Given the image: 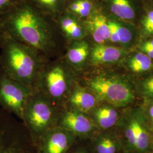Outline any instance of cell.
<instances>
[{"instance_id": "cell-1", "label": "cell", "mask_w": 153, "mask_h": 153, "mask_svg": "<svg viewBox=\"0 0 153 153\" xmlns=\"http://www.w3.org/2000/svg\"><path fill=\"white\" fill-rule=\"evenodd\" d=\"M6 35L38 50L48 60L62 57L67 42L56 19L27 0H23L0 16Z\"/></svg>"}, {"instance_id": "cell-2", "label": "cell", "mask_w": 153, "mask_h": 153, "mask_svg": "<svg viewBox=\"0 0 153 153\" xmlns=\"http://www.w3.org/2000/svg\"><path fill=\"white\" fill-rule=\"evenodd\" d=\"M48 60L38 50L4 34L0 49V70L10 78L33 90Z\"/></svg>"}, {"instance_id": "cell-3", "label": "cell", "mask_w": 153, "mask_h": 153, "mask_svg": "<svg viewBox=\"0 0 153 153\" xmlns=\"http://www.w3.org/2000/svg\"><path fill=\"white\" fill-rule=\"evenodd\" d=\"M80 73L66 61L63 56L47 61L33 88L61 108L71 88L79 81Z\"/></svg>"}, {"instance_id": "cell-4", "label": "cell", "mask_w": 153, "mask_h": 153, "mask_svg": "<svg viewBox=\"0 0 153 153\" xmlns=\"http://www.w3.org/2000/svg\"><path fill=\"white\" fill-rule=\"evenodd\" d=\"M60 109L43 94L33 90L26 104L22 122L34 145L47 131L57 126Z\"/></svg>"}, {"instance_id": "cell-5", "label": "cell", "mask_w": 153, "mask_h": 153, "mask_svg": "<svg viewBox=\"0 0 153 153\" xmlns=\"http://www.w3.org/2000/svg\"><path fill=\"white\" fill-rule=\"evenodd\" d=\"M78 82L93 92L100 102L112 106L126 105L134 99V94L126 84L104 73L91 76L80 74Z\"/></svg>"}, {"instance_id": "cell-6", "label": "cell", "mask_w": 153, "mask_h": 153, "mask_svg": "<svg viewBox=\"0 0 153 153\" xmlns=\"http://www.w3.org/2000/svg\"><path fill=\"white\" fill-rule=\"evenodd\" d=\"M0 153H36L35 145L24 124L1 108Z\"/></svg>"}, {"instance_id": "cell-7", "label": "cell", "mask_w": 153, "mask_h": 153, "mask_svg": "<svg viewBox=\"0 0 153 153\" xmlns=\"http://www.w3.org/2000/svg\"><path fill=\"white\" fill-rule=\"evenodd\" d=\"M33 88L18 82L0 70V106L22 121L23 112Z\"/></svg>"}, {"instance_id": "cell-8", "label": "cell", "mask_w": 153, "mask_h": 153, "mask_svg": "<svg viewBox=\"0 0 153 153\" xmlns=\"http://www.w3.org/2000/svg\"><path fill=\"white\" fill-rule=\"evenodd\" d=\"M57 126L71 132L79 138L89 137L97 128L88 114L66 107L61 108Z\"/></svg>"}, {"instance_id": "cell-9", "label": "cell", "mask_w": 153, "mask_h": 153, "mask_svg": "<svg viewBox=\"0 0 153 153\" xmlns=\"http://www.w3.org/2000/svg\"><path fill=\"white\" fill-rule=\"evenodd\" d=\"M78 137L56 126L47 131L35 143L36 153H66Z\"/></svg>"}, {"instance_id": "cell-10", "label": "cell", "mask_w": 153, "mask_h": 153, "mask_svg": "<svg viewBox=\"0 0 153 153\" xmlns=\"http://www.w3.org/2000/svg\"><path fill=\"white\" fill-rule=\"evenodd\" d=\"M88 36L67 43L64 58L69 65L82 73L87 64L90 65V56L93 43H90Z\"/></svg>"}, {"instance_id": "cell-11", "label": "cell", "mask_w": 153, "mask_h": 153, "mask_svg": "<svg viewBox=\"0 0 153 153\" xmlns=\"http://www.w3.org/2000/svg\"><path fill=\"white\" fill-rule=\"evenodd\" d=\"M100 103L93 92L78 82L71 88L62 107L76 109L88 114Z\"/></svg>"}, {"instance_id": "cell-12", "label": "cell", "mask_w": 153, "mask_h": 153, "mask_svg": "<svg viewBox=\"0 0 153 153\" xmlns=\"http://www.w3.org/2000/svg\"><path fill=\"white\" fill-rule=\"evenodd\" d=\"M109 18L102 7H99L86 20L83 21L88 36L93 44H107L109 42Z\"/></svg>"}, {"instance_id": "cell-13", "label": "cell", "mask_w": 153, "mask_h": 153, "mask_svg": "<svg viewBox=\"0 0 153 153\" xmlns=\"http://www.w3.org/2000/svg\"><path fill=\"white\" fill-rule=\"evenodd\" d=\"M56 21L67 43L88 37L83 21L69 12L65 10Z\"/></svg>"}, {"instance_id": "cell-14", "label": "cell", "mask_w": 153, "mask_h": 153, "mask_svg": "<svg viewBox=\"0 0 153 153\" xmlns=\"http://www.w3.org/2000/svg\"><path fill=\"white\" fill-rule=\"evenodd\" d=\"M122 50L107 44H93L90 56V65L99 66L114 63L120 58Z\"/></svg>"}, {"instance_id": "cell-15", "label": "cell", "mask_w": 153, "mask_h": 153, "mask_svg": "<svg viewBox=\"0 0 153 153\" xmlns=\"http://www.w3.org/2000/svg\"><path fill=\"white\" fill-rule=\"evenodd\" d=\"M99 104L88 114L96 128L102 130H107L115 125L118 119L117 111L112 106L107 103Z\"/></svg>"}, {"instance_id": "cell-16", "label": "cell", "mask_w": 153, "mask_h": 153, "mask_svg": "<svg viewBox=\"0 0 153 153\" xmlns=\"http://www.w3.org/2000/svg\"><path fill=\"white\" fill-rule=\"evenodd\" d=\"M96 4L95 0H67L66 11L85 21L100 7Z\"/></svg>"}, {"instance_id": "cell-17", "label": "cell", "mask_w": 153, "mask_h": 153, "mask_svg": "<svg viewBox=\"0 0 153 153\" xmlns=\"http://www.w3.org/2000/svg\"><path fill=\"white\" fill-rule=\"evenodd\" d=\"M45 14L56 19L66 10L67 0H27Z\"/></svg>"}, {"instance_id": "cell-18", "label": "cell", "mask_w": 153, "mask_h": 153, "mask_svg": "<svg viewBox=\"0 0 153 153\" xmlns=\"http://www.w3.org/2000/svg\"><path fill=\"white\" fill-rule=\"evenodd\" d=\"M108 4L109 11L115 16L124 20H131L135 13L128 0H104Z\"/></svg>"}, {"instance_id": "cell-19", "label": "cell", "mask_w": 153, "mask_h": 153, "mask_svg": "<svg viewBox=\"0 0 153 153\" xmlns=\"http://www.w3.org/2000/svg\"><path fill=\"white\" fill-rule=\"evenodd\" d=\"M91 146L94 153H116L118 144L112 136L102 134L93 141Z\"/></svg>"}, {"instance_id": "cell-20", "label": "cell", "mask_w": 153, "mask_h": 153, "mask_svg": "<svg viewBox=\"0 0 153 153\" xmlns=\"http://www.w3.org/2000/svg\"><path fill=\"white\" fill-rule=\"evenodd\" d=\"M152 65V59L143 53H138L134 55L129 62L131 69L136 73L147 71L151 68Z\"/></svg>"}, {"instance_id": "cell-21", "label": "cell", "mask_w": 153, "mask_h": 153, "mask_svg": "<svg viewBox=\"0 0 153 153\" xmlns=\"http://www.w3.org/2000/svg\"><path fill=\"white\" fill-rule=\"evenodd\" d=\"M136 128V146L135 148L139 151H144L149 147L150 139L146 131L137 121L134 120Z\"/></svg>"}, {"instance_id": "cell-22", "label": "cell", "mask_w": 153, "mask_h": 153, "mask_svg": "<svg viewBox=\"0 0 153 153\" xmlns=\"http://www.w3.org/2000/svg\"><path fill=\"white\" fill-rule=\"evenodd\" d=\"M109 19L113 27H114L119 43L123 44L129 43L132 38V34L131 31L127 28L124 27V26H121L119 23L113 20H111V19Z\"/></svg>"}, {"instance_id": "cell-23", "label": "cell", "mask_w": 153, "mask_h": 153, "mask_svg": "<svg viewBox=\"0 0 153 153\" xmlns=\"http://www.w3.org/2000/svg\"><path fill=\"white\" fill-rule=\"evenodd\" d=\"M83 141V138H78L66 153H94L91 145L86 146Z\"/></svg>"}, {"instance_id": "cell-24", "label": "cell", "mask_w": 153, "mask_h": 153, "mask_svg": "<svg viewBox=\"0 0 153 153\" xmlns=\"http://www.w3.org/2000/svg\"><path fill=\"white\" fill-rule=\"evenodd\" d=\"M23 0H0V16L10 10Z\"/></svg>"}, {"instance_id": "cell-25", "label": "cell", "mask_w": 153, "mask_h": 153, "mask_svg": "<svg viewBox=\"0 0 153 153\" xmlns=\"http://www.w3.org/2000/svg\"><path fill=\"white\" fill-rule=\"evenodd\" d=\"M142 25L145 31L148 33H153V11H149L143 18Z\"/></svg>"}, {"instance_id": "cell-26", "label": "cell", "mask_w": 153, "mask_h": 153, "mask_svg": "<svg viewBox=\"0 0 153 153\" xmlns=\"http://www.w3.org/2000/svg\"><path fill=\"white\" fill-rule=\"evenodd\" d=\"M126 137L129 143L132 146L135 148L136 146V128L134 121H133L128 126L126 131Z\"/></svg>"}, {"instance_id": "cell-27", "label": "cell", "mask_w": 153, "mask_h": 153, "mask_svg": "<svg viewBox=\"0 0 153 153\" xmlns=\"http://www.w3.org/2000/svg\"><path fill=\"white\" fill-rule=\"evenodd\" d=\"M145 88L150 93L153 94V78H152L145 83Z\"/></svg>"}, {"instance_id": "cell-28", "label": "cell", "mask_w": 153, "mask_h": 153, "mask_svg": "<svg viewBox=\"0 0 153 153\" xmlns=\"http://www.w3.org/2000/svg\"><path fill=\"white\" fill-rule=\"evenodd\" d=\"M141 49L145 52V54L149 57L151 59H153V49L150 47L142 45Z\"/></svg>"}, {"instance_id": "cell-29", "label": "cell", "mask_w": 153, "mask_h": 153, "mask_svg": "<svg viewBox=\"0 0 153 153\" xmlns=\"http://www.w3.org/2000/svg\"><path fill=\"white\" fill-rule=\"evenodd\" d=\"M4 31L2 29V28L0 26V49H1V44H2V40H3V39L4 37Z\"/></svg>"}, {"instance_id": "cell-30", "label": "cell", "mask_w": 153, "mask_h": 153, "mask_svg": "<svg viewBox=\"0 0 153 153\" xmlns=\"http://www.w3.org/2000/svg\"><path fill=\"white\" fill-rule=\"evenodd\" d=\"M142 45L145 46V47H150V48H152L153 49V39L152 40H150L149 42H146L145 43H144Z\"/></svg>"}, {"instance_id": "cell-31", "label": "cell", "mask_w": 153, "mask_h": 153, "mask_svg": "<svg viewBox=\"0 0 153 153\" xmlns=\"http://www.w3.org/2000/svg\"><path fill=\"white\" fill-rule=\"evenodd\" d=\"M149 113H150V115L152 119V120H153V106H152L150 109V111H149Z\"/></svg>"}]
</instances>
